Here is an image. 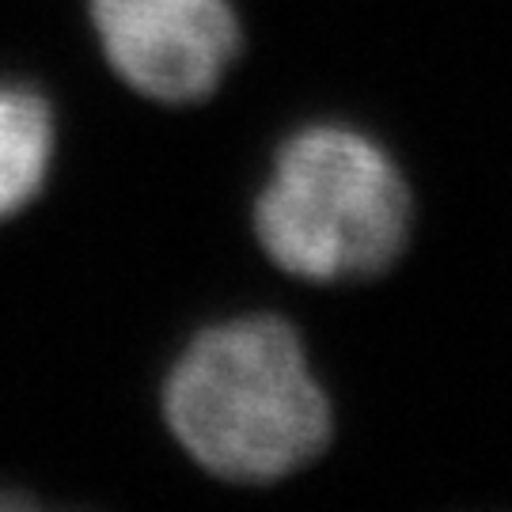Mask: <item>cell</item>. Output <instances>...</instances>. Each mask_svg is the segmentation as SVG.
I'll return each instance as SVG.
<instances>
[{
	"label": "cell",
	"mask_w": 512,
	"mask_h": 512,
	"mask_svg": "<svg viewBox=\"0 0 512 512\" xmlns=\"http://www.w3.org/2000/svg\"><path fill=\"white\" fill-rule=\"evenodd\" d=\"M171 433L205 471L274 482L300 471L330 437V406L296 330L243 315L202 330L167 376Z\"/></svg>",
	"instance_id": "6da1fadb"
},
{
	"label": "cell",
	"mask_w": 512,
	"mask_h": 512,
	"mask_svg": "<svg viewBox=\"0 0 512 512\" xmlns=\"http://www.w3.org/2000/svg\"><path fill=\"white\" fill-rule=\"evenodd\" d=\"M255 228L285 274L353 281L387 270L410 236V190L384 148L349 126L293 133L255 205Z\"/></svg>",
	"instance_id": "7a4b0ae2"
},
{
	"label": "cell",
	"mask_w": 512,
	"mask_h": 512,
	"mask_svg": "<svg viewBox=\"0 0 512 512\" xmlns=\"http://www.w3.org/2000/svg\"><path fill=\"white\" fill-rule=\"evenodd\" d=\"M92 19L114 73L164 103L213 92L239 46L228 0H92Z\"/></svg>",
	"instance_id": "3957f363"
},
{
	"label": "cell",
	"mask_w": 512,
	"mask_h": 512,
	"mask_svg": "<svg viewBox=\"0 0 512 512\" xmlns=\"http://www.w3.org/2000/svg\"><path fill=\"white\" fill-rule=\"evenodd\" d=\"M54 156V118L31 88L0 84V220L35 198Z\"/></svg>",
	"instance_id": "277c9868"
}]
</instances>
